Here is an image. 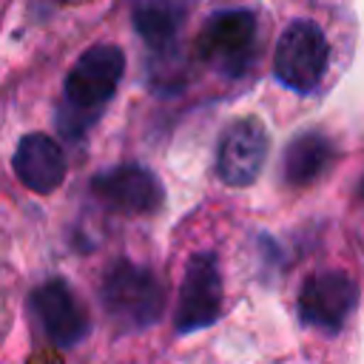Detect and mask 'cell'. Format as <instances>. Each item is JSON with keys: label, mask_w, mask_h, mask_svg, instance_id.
Returning a JSON list of instances; mask_svg holds the SVG:
<instances>
[{"label": "cell", "mask_w": 364, "mask_h": 364, "mask_svg": "<svg viewBox=\"0 0 364 364\" xmlns=\"http://www.w3.org/2000/svg\"><path fill=\"white\" fill-rule=\"evenodd\" d=\"M222 313V276L216 256L208 250H199L188 259L185 279L179 287V304L173 316V327L179 336L199 333L210 324H216Z\"/></svg>", "instance_id": "8992f818"}, {"label": "cell", "mask_w": 364, "mask_h": 364, "mask_svg": "<svg viewBox=\"0 0 364 364\" xmlns=\"http://www.w3.org/2000/svg\"><path fill=\"white\" fill-rule=\"evenodd\" d=\"M327 63L330 46L321 26L301 17L293 20L276 43L273 77L296 94H313L327 74Z\"/></svg>", "instance_id": "5b68a950"}, {"label": "cell", "mask_w": 364, "mask_h": 364, "mask_svg": "<svg viewBox=\"0 0 364 364\" xmlns=\"http://www.w3.org/2000/svg\"><path fill=\"white\" fill-rule=\"evenodd\" d=\"M91 193L102 208L125 216L156 213L165 202L162 182L156 179L154 171L142 165H117V168L100 171L91 179Z\"/></svg>", "instance_id": "30bf717a"}, {"label": "cell", "mask_w": 364, "mask_h": 364, "mask_svg": "<svg viewBox=\"0 0 364 364\" xmlns=\"http://www.w3.org/2000/svg\"><path fill=\"white\" fill-rule=\"evenodd\" d=\"M125 74V54L114 43H97L85 48L63 82V100L57 105V128L65 139H82L114 100Z\"/></svg>", "instance_id": "6da1fadb"}, {"label": "cell", "mask_w": 364, "mask_h": 364, "mask_svg": "<svg viewBox=\"0 0 364 364\" xmlns=\"http://www.w3.org/2000/svg\"><path fill=\"white\" fill-rule=\"evenodd\" d=\"M259 54V20L250 9H219L213 11L199 37L196 57L216 74L239 80L250 71Z\"/></svg>", "instance_id": "3957f363"}, {"label": "cell", "mask_w": 364, "mask_h": 364, "mask_svg": "<svg viewBox=\"0 0 364 364\" xmlns=\"http://www.w3.org/2000/svg\"><path fill=\"white\" fill-rule=\"evenodd\" d=\"M100 301L119 333H142L162 318L165 284L151 267L119 259L102 276Z\"/></svg>", "instance_id": "7a4b0ae2"}, {"label": "cell", "mask_w": 364, "mask_h": 364, "mask_svg": "<svg viewBox=\"0 0 364 364\" xmlns=\"http://www.w3.org/2000/svg\"><path fill=\"white\" fill-rule=\"evenodd\" d=\"M358 304V284L344 270L313 273L299 293V318L304 327L338 333Z\"/></svg>", "instance_id": "ba28073f"}, {"label": "cell", "mask_w": 364, "mask_h": 364, "mask_svg": "<svg viewBox=\"0 0 364 364\" xmlns=\"http://www.w3.org/2000/svg\"><path fill=\"white\" fill-rule=\"evenodd\" d=\"M270 136L259 117H239L233 119L219 139L216 151V173L225 185L245 188L253 185L267 162Z\"/></svg>", "instance_id": "9c48e42d"}, {"label": "cell", "mask_w": 364, "mask_h": 364, "mask_svg": "<svg viewBox=\"0 0 364 364\" xmlns=\"http://www.w3.org/2000/svg\"><path fill=\"white\" fill-rule=\"evenodd\" d=\"M28 310L40 333L57 347H74L91 330L88 310L82 307L71 284L63 279H48L37 284L28 296Z\"/></svg>", "instance_id": "52a82bcc"}, {"label": "cell", "mask_w": 364, "mask_h": 364, "mask_svg": "<svg viewBox=\"0 0 364 364\" xmlns=\"http://www.w3.org/2000/svg\"><path fill=\"white\" fill-rule=\"evenodd\" d=\"M193 0H134V28L151 51V80L156 88H179V34Z\"/></svg>", "instance_id": "277c9868"}, {"label": "cell", "mask_w": 364, "mask_h": 364, "mask_svg": "<svg viewBox=\"0 0 364 364\" xmlns=\"http://www.w3.org/2000/svg\"><path fill=\"white\" fill-rule=\"evenodd\" d=\"M336 162V145L321 131H304L290 139L282 159L284 182L293 188H307L318 176L327 173V168Z\"/></svg>", "instance_id": "7c38bea8"}, {"label": "cell", "mask_w": 364, "mask_h": 364, "mask_svg": "<svg viewBox=\"0 0 364 364\" xmlns=\"http://www.w3.org/2000/svg\"><path fill=\"white\" fill-rule=\"evenodd\" d=\"M14 176L34 193H51L65 179V154L48 134H26L11 156Z\"/></svg>", "instance_id": "8fae6325"}]
</instances>
